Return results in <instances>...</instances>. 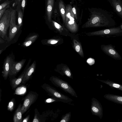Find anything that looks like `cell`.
Listing matches in <instances>:
<instances>
[{
    "label": "cell",
    "instance_id": "obj_1",
    "mask_svg": "<svg viewBox=\"0 0 122 122\" xmlns=\"http://www.w3.org/2000/svg\"><path fill=\"white\" fill-rule=\"evenodd\" d=\"M88 10L90 18L83 25L82 27H110L115 25V21L107 16L102 10L92 8Z\"/></svg>",
    "mask_w": 122,
    "mask_h": 122
},
{
    "label": "cell",
    "instance_id": "obj_2",
    "mask_svg": "<svg viewBox=\"0 0 122 122\" xmlns=\"http://www.w3.org/2000/svg\"><path fill=\"white\" fill-rule=\"evenodd\" d=\"M12 9H7L0 19V36L3 39L7 40V30L10 27L11 11Z\"/></svg>",
    "mask_w": 122,
    "mask_h": 122
},
{
    "label": "cell",
    "instance_id": "obj_3",
    "mask_svg": "<svg viewBox=\"0 0 122 122\" xmlns=\"http://www.w3.org/2000/svg\"><path fill=\"white\" fill-rule=\"evenodd\" d=\"M49 80L56 86L70 94L73 97H77L76 93L73 88L67 82L57 77L52 76Z\"/></svg>",
    "mask_w": 122,
    "mask_h": 122
},
{
    "label": "cell",
    "instance_id": "obj_4",
    "mask_svg": "<svg viewBox=\"0 0 122 122\" xmlns=\"http://www.w3.org/2000/svg\"><path fill=\"white\" fill-rule=\"evenodd\" d=\"M42 87L49 96L58 99L61 102L68 103L72 101L71 99L58 91L48 84H43Z\"/></svg>",
    "mask_w": 122,
    "mask_h": 122
},
{
    "label": "cell",
    "instance_id": "obj_5",
    "mask_svg": "<svg viewBox=\"0 0 122 122\" xmlns=\"http://www.w3.org/2000/svg\"><path fill=\"white\" fill-rule=\"evenodd\" d=\"M91 34L106 38L115 37L122 36V29L120 27H112L94 32Z\"/></svg>",
    "mask_w": 122,
    "mask_h": 122
},
{
    "label": "cell",
    "instance_id": "obj_6",
    "mask_svg": "<svg viewBox=\"0 0 122 122\" xmlns=\"http://www.w3.org/2000/svg\"><path fill=\"white\" fill-rule=\"evenodd\" d=\"M38 96L36 92L30 91L26 95L24 99L21 107L22 114H23L28 110L30 106L34 103Z\"/></svg>",
    "mask_w": 122,
    "mask_h": 122
},
{
    "label": "cell",
    "instance_id": "obj_7",
    "mask_svg": "<svg viewBox=\"0 0 122 122\" xmlns=\"http://www.w3.org/2000/svg\"><path fill=\"white\" fill-rule=\"evenodd\" d=\"M16 10L12 9L11 13L10 22L9 37L7 41H11L17 33L20 28L16 23Z\"/></svg>",
    "mask_w": 122,
    "mask_h": 122
},
{
    "label": "cell",
    "instance_id": "obj_8",
    "mask_svg": "<svg viewBox=\"0 0 122 122\" xmlns=\"http://www.w3.org/2000/svg\"><path fill=\"white\" fill-rule=\"evenodd\" d=\"M72 7L71 5L67 4L66 6L65 10V24L68 27L70 28H75L76 26Z\"/></svg>",
    "mask_w": 122,
    "mask_h": 122
},
{
    "label": "cell",
    "instance_id": "obj_9",
    "mask_svg": "<svg viewBox=\"0 0 122 122\" xmlns=\"http://www.w3.org/2000/svg\"><path fill=\"white\" fill-rule=\"evenodd\" d=\"M101 47L102 51L108 56L115 60H121V56L116 50L115 46L112 44L103 45Z\"/></svg>",
    "mask_w": 122,
    "mask_h": 122
},
{
    "label": "cell",
    "instance_id": "obj_10",
    "mask_svg": "<svg viewBox=\"0 0 122 122\" xmlns=\"http://www.w3.org/2000/svg\"><path fill=\"white\" fill-rule=\"evenodd\" d=\"M91 110L93 115L99 117L101 119L103 116V109L101 103L97 99H92Z\"/></svg>",
    "mask_w": 122,
    "mask_h": 122
},
{
    "label": "cell",
    "instance_id": "obj_11",
    "mask_svg": "<svg viewBox=\"0 0 122 122\" xmlns=\"http://www.w3.org/2000/svg\"><path fill=\"white\" fill-rule=\"evenodd\" d=\"M26 60L23 59L18 62H13L11 66L9 76L10 78L15 77L20 71L23 66Z\"/></svg>",
    "mask_w": 122,
    "mask_h": 122
},
{
    "label": "cell",
    "instance_id": "obj_12",
    "mask_svg": "<svg viewBox=\"0 0 122 122\" xmlns=\"http://www.w3.org/2000/svg\"><path fill=\"white\" fill-rule=\"evenodd\" d=\"M30 61L31 60H29L23 71L17 78L15 77L10 78V83L12 89H15L21 83L25 72L29 67Z\"/></svg>",
    "mask_w": 122,
    "mask_h": 122
},
{
    "label": "cell",
    "instance_id": "obj_13",
    "mask_svg": "<svg viewBox=\"0 0 122 122\" xmlns=\"http://www.w3.org/2000/svg\"><path fill=\"white\" fill-rule=\"evenodd\" d=\"M13 62L12 58L10 56L6 58L3 66V70L2 72V76L5 80L7 79L9 76L10 68Z\"/></svg>",
    "mask_w": 122,
    "mask_h": 122
},
{
    "label": "cell",
    "instance_id": "obj_14",
    "mask_svg": "<svg viewBox=\"0 0 122 122\" xmlns=\"http://www.w3.org/2000/svg\"><path fill=\"white\" fill-rule=\"evenodd\" d=\"M36 66V62L35 61L30 66L28 67L21 83V84H25L29 80L32 74L35 71Z\"/></svg>",
    "mask_w": 122,
    "mask_h": 122
},
{
    "label": "cell",
    "instance_id": "obj_15",
    "mask_svg": "<svg viewBox=\"0 0 122 122\" xmlns=\"http://www.w3.org/2000/svg\"><path fill=\"white\" fill-rule=\"evenodd\" d=\"M54 4V0H47L46 13L47 19L49 22L51 21V19Z\"/></svg>",
    "mask_w": 122,
    "mask_h": 122
},
{
    "label": "cell",
    "instance_id": "obj_16",
    "mask_svg": "<svg viewBox=\"0 0 122 122\" xmlns=\"http://www.w3.org/2000/svg\"><path fill=\"white\" fill-rule=\"evenodd\" d=\"M104 97L109 101L122 105V96L108 93L104 95Z\"/></svg>",
    "mask_w": 122,
    "mask_h": 122
},
{
    "label": "cell",
    "instance_id": "obj_17",
    "mask_svg": "<svg viewBox=\"0 0 122 122\" xmlns=\"http://www.w3.org/2000/svg\"><path fill=\"white\" fill-rule=\"evenodd\" d=\"M58 10L63 21L65 23V10L66 6L63 0H57Z\"/></svg>",
    "mask_w": 122,
    "mask_h": 122
},
{
    "label": "cell",
    "instance_id": "obj_18",
    "mask_svg": "<svg viewBox=\"0 0 122 122\" xmlns=\"http://www.w3.org/2000/svg\"><path fill=\"white\" fill-rule=\"evenodd\" d=\"M22 105L20 103L15 111L13 118L14 122H22L21 107Z\"/></svg>",
    "mask_w": 122,
    "mask_h": 122
},
{
    "label": "cell",
    "instance_id": "obj_19",
    "mask_svg": "<svg viewBox=\"0 0 122 122\" xmlns=\"http://www.w3.org/2000/svg\"><path fill=\"white\" fill-rule=\"evenodd\" d=\"M97 80L102 82L108 85L112 88H115L122 91V85L109 80H100L98 79Z\"/></svg>",
    "mask_w": 122,
    "mask_h": 122
},
{
    "label": "cell",
    "instance_id": "obj_20",
    "mask_svg": "<svg viewBox=\"0 0 122 122\" xmlns=\"http://www.w3.org/2000/svg\"><path fill=\"white\" fill-rule=\"evenodd\" d=\"M17 5L16 10L17 12L18 15L17 25L20 28L22 24L23 13L20 8L21 2Z\"/></svg>",
    "mask_w": 122,
    "mask_h": 122
},
{
    "label": "cell",
    "instance_id": "obj_21",
    "mask_svg": "<svg viewBox=\"0 0 122 122\" xmlns=\"http://www.w3.org/2000/svg\"><path fill=\"white\" fill-rule=\"evenodd\" d=\"M113 6L117 13L122 17V5L120 0H111Z\"/></svg>",
    "mask_w": 122,
    "mask_h": 122
},
{
    "label": "cell",
    "instance_id": "obj_22",
    "mask_svg": "<svg viewBox=\"0 0 122 122\" xmlns=\"http://www.w3.org/2000/svg\"><path fill=\"white\" fill-rule=\"evenodd\" d=\"M38 35H34L28 37L23 42V46L25 47H28L31 45L36 40Z\"/></svg>",
    "mask_w": 122,
    "mask_h": 122
},
{
    "label": "cell",
    "instance_id": "obj_23",
    "mask_svg": "<svg viewBox=\"0 0 122 122\" xmlns=\"http://www.w3.org/2000/svg\"><path fill=\"white\" fill-rule=\"evenodd\" d=\"M34 116L32 121L33 122H43L45 120L42 117L40 114L37 108L35 109Z\"/></svg>",
    "mask_w": 122,
    "mask_h": 122
},
{
    "label": "cell",
    "instance_id": "obj_24",
    "mask_svg": "<svg viewBox=\"0 0 122 122\" xmlns=\"http://www.w3.org/2000/svg\"><path fill=\"white\" fill-rule=\"evenodd\" d=\"M15 104V99L13 98L9 102L7 106V110L10 112H12L14 109Z\"/></svg>",
    "mask_w": 122,
    "mask_h": 122
},
{
    "label": "cell",
    "instance_id": "obj_25",
    "mask_svg": "<svg viewBox=\"0 0 122 122\" xmlns=\"http://www.w3.org/2000/svg\"><path fill=\"white\" fill-rule=\"evenodd\" d=\"M74 46L76 51L81 56H82L83 54L82 51L81 45L79 43L77 42L76 43L75 41L74 42Z\"/></svg>",
    "mask_w": 122,
    "mask_h": 122
},
{
    "label": "cell",
    "instance_id": "obj_26",
    "mask_svg": "<svg viewBox=\"0 0 122 122\" xmlns=\"http://www.w3.org/2000/svg\"><path fill=\"white\" fill-rule=\"evenodd\" d=\"M71 116V112L66 114L63 117L60 122H67L70 119Z\"/></svg>",
    "mask_w": 122,
    "mask_h": 122
},
{
    "label": "cell",
    "instance_id": "obj_27",
    "mask_svg": "<svg viewBox=\"0 0 122 122\" xmlns=\"http://www.w3.org/2000/svg\"><path fill=\"white\" fill-rule=\"evenodd\" d=\"M72 10L75 20H77L78 19V12L75 6L74 5L72 7Z\"/></svg>",
    "mask_w": 122,
    "mask_h": 122
},
{
    "label": "cell",
    "instance_id": "obj_28",
    "mask_svg": "<svg viewBox=\"0 0 122 122\" xmlns=\"http://www.w3.org/2000/svg\"><path fill=\"white\" fill-rule=\"evenodd\" d=\"M10 3V1L8 0H7L1 4L0 5V10L9 5Z\"/></svg>",
    "mask_w": 122,
    "mask_h": 122
},
{
    "label": "cell",
    "instance_id": "obj_29",
    "mask_svg": "<svg viewBox=\"0 0 122 122\" xmlns=\"http://www.w3.org/2000/svg\"><path fill=\"white\" fill-rule=\"evenodd\" d=\"M53 98H49L46 99L45 101V102L46 103H52L54 102L57 101L61 102L58 99L55 98L53 97Z\"/></svg>",
    "mask_w": 122,
    "mask_h": 122
},
{
    "label": "cell",
    "instance_id": "obj_30",
    "mask_svg": "<svg viewBox=\"0 0 122 122\" xmlns=\"http://www.w3.org/2000/svg\"><path fill=\"white\" fill-rule=\"evenodd\" d=\"M52 22L54 26L57 29L60 30L62 28L61 26L56 22L53 21H52Z\"/></svg>",
    "mask_w": 122,
    "mask_h": 122
},
{
    "label": "cell",
    "instance_id": "obj_31",
    "mask_svg": "<svg viewBox=\"0 0 122 122\" xmlns=\"http://www.w3.org/2000/svg\"><path fill=\"white\" fill-rule=\"evenodd\" d=\"M10 7L9 5L3 9L0 10V19H1L5 11L7 9Z\"/></svg>",
    "mask_w": 122,
    "mask_h": 122
},
{
    "label": "cell",
    "instance_id": "obj_32",
    "mask_svg": "<svg viewBox=\"0 0 122 122\" xmlns=\"http://www.w3.org/2000/svg\"><path fill=\"white\" fill-rule=\"evenodd\" d=\"M27 0H22L21 2V8L23 10V13L24 12V9Z\"/></svg>",
    "mask_w": 122,
    "mask_h": 122
},
{
    "label": "cell",
    "instance_id": "obj_33",
    "mask_svg": "<svg viewBox=\"0 0 122 122\" xmlns=\"http://www.w3.org/2000/svg\"><path fill=\"white\" fill-rule=\"evenodd\" d=\"M58 41L55 39H51L48 40L47 41V43L51 44H54L57 43Z\"/></svg>",
    "mask_w": 122,
    "mask_h": 122
},
{
    "label": "cell",
    "instance_id": "obj_34",
    "mask_svg": "<svg viewBox=\"0 0 122 122\" xmlns=\"http://www.w3.org/2000/svg\"><path fill=\"white\" fill-rule=\"evenodd\" d=\"M87 62L90 65L94 64L95 61L94 59L91 58L88 59L87 60Z\"/></svg>",
    "mask_w": 122,
    "mask_h": 122
},
{
    "label": "cell",
    "instance_id": "obj_35",
    "mask_svg": "<svg viewBox=\"0 0 122 122\" xmlns=\"http://www.w3.org/2000/svg\"><path fill=\"white\" fill-rule=\"evenodd\" d=\"M30 115H28L25 118H24L22 122H28L29 121V118H30Z\"/></svg>",
    "mask_w": 122,
    "mask_h": 122
},
{
    "label": "cell",
    "instance_id": "obj_36",
    "mask_svg": "<svg viewBox=\"0 0 122 122\" xmlns=\"http://www.w3.org/2000/svg\"><path fill=\"white\" fill-rule=\"evenodd\" d=\"M22 0H15V4L16 5H18L21 2Z\"/></svg>",
    "mask_w": 122,
    "mask_h": 122
},
{
    "label": "cell",
    "instance_id": "obj_37",
    "mask_svg": "<svg viewBox=\"0 0 122 122\" xmlns=\"http://www.w3.org/2000/svg\"><path fill=\"white\" fill-rule=\"evenodd\" d=\"M4 40L2 39L1 38V37H0V43H4Z\"/></svg>",
    "mask_w": 122,
    "mask_h": 122
},
{
    "label": "cell",
    "instance_id": "obj_38",
    "mask_svg": "<svg viewBox=\"0 0 122 122\" xmlns=\"http://www.w3.org/2000/svg\"><path fill=\"white\" fill-rule=\"evenodd\" d=\"M7 46L6 47H5V49H5V48H6L7 47V46ZM4 50L3 49H1V50L0 51V54L3 51H4Z\"/></svg>",
    "mask_w": 122,
    "mask_h": 122
},
{
    "label": "cell",
    "instance_id": "obj_39",
    "mask_svg": "<svg viewBox=\"0 0 122 122\" xmlns=\"http://www.w3.org/2000/svg\"><path fill=\"white\" fill-rule=\"evenodd\" d=\"M120 27L122 29V24L120 26Z\"/></svg>",
    "mask_w": 122,
    "mask_h": 122
},
{
    "label": "cell",
    "instance_id": "obj_40",
    "mask_svg": "<svg viewBox=\"0 0 122 122\" xmlns=\"http://www.w3.org/2000/svg\"><path fill=\"white\" fill-rule=\"evenodd\" d=\"M72 1V2H73V0H71Z\"/></svg>",
    "mask_w": 122,
    "mask_h": 122
},
{
    "label": "cell",
    "instance_id": "obj_41",
    "mask_svg": "<svg viewBox=\"0 0 122 122\" xmlns=\"http://www.w3.org/2000/svg\"><path fill=\"white\" fill-rule=\"evenodd\" d=\"M74 0H73V1H74Z\"/></svg>",
    "mask_w": 122,
    "mask_h": 122
},
{
    "label": "cell",
    "instance_id": "obj_42",
    "mask_svg": "<svg viewBox=\"0 0 122 122\" xmlns=\"http://www.w3.org/2000/svg\"><path fill=\"white\" fill-rule=\"evenodd\" d=\"M122 122V120L120 122Z\"/></svg>",
    "mask_w": 122,
    "mask_h": 122
},
{
    "label": "cell",
    "instance_id": "obj_43",
    "mask_svg": "<svg viewBox=\"0 0 122 122\" xmlns=\"http://www.w3.org/2000/svg\"><path fill=\"white\" fill-rule=\"evenodd\" d=\"M2 0H0V1H1Z\"/></svg>",
    "mask_w": 122,
    "mask_h": 122
}]
</instances>
